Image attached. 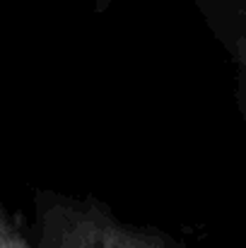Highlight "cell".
I'll list each match as a JSON object with an SVG mask.
<instances>
[{
    "label": "cell",
    "mask_w": 246,
    "mask_h": 248,
    "mask_svg": "<svg viewBox=\"0 0 246 248\" xmlns=\"http://www.w3.org/2000/svg\"><path fill=\"white\" fill-rule=\"evenodd\" d=\"M39 248H166L94 200H53L39 210Z\"/></svg>",
    "instance_id": "cell-1"
},
{
    "label": "cell",
    "mask_w": 246,
    "mask_h": 248,
    "mask_svg": "<svg viewBox=\"0 0 246 248\" xmlns=\"http://www.w3.org/2000/svg\"><path fill=\"white\" fill-rule=\"evenodd\" d=\"M0 248H34L0 202Z\"/></svg>",
    "instance_id": "cell-2"
},
{
    "label": "cell",
    "mask_w": 246,
    "mask_h": 248,
    "mask_svg": "<svg viewBox=\"0 0 246 248\" xmlns=\"http://www.w3.org/2000/svg\"><path fill=\"white\" fill-rule=\"evenodd\" d=\"M234 53H237V61H239V65H242V70H244V75H246V34L237 39Z\"/></svg>",
    "instance_id": "cell-3"
}]
</instances>
